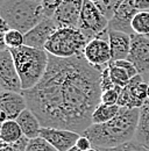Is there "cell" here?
<instances>
[{
  "instance_id": "cell-15",
  "label": "cell",
  "mask_w": 149,
  "mask_h": 151,
  "mask_svg": "<svg viewBox=\"0 0 149 151\" xmlns=\"http://www.w3.org/2000/svg\"><path fill=\"white\" fill-rule=\"evenodd\" d=\"M107 34L111 47L112 60L127 59L132 45V35L112 29H107Z\"/></svg>"
},
{
  "instance_id": "cell-24",
  "label": "cell",
  "mask_w": 149,
  "mask_h": 151,
  "mask_svg": "<svg viewBox=\"0 0 149 151\" xmlns=\"http://www.w3.org/2000/svg\"><path fill=\"white\" fill-rule=\"evenodd\" d=\"M26 151H58V150L56 148H54L47 139H44L43 137L38 136V137L29 139Z\"/></svg>"
},
{
  "instance_id": "cell-21",
  "label": "cell",
  "mask_w": 149,
  "mask_h": 151,
  "mask_svg": "<svg viewBox=\"0 0 149 151\" xmlns=\"http://www.w3.org/2000/svg\"><path fill=\"white\" fill-rule=\"evenodd\" d=\"M132 28L135 34H149V11H139L132 21Z\"/></svg>"
},
{
  "instance_id": "cell-12",
  "label": "cell",
  "mask_w": 149,
  "mask_h": 151,
  "mask_svg": "<svg viewBox=\"0 0 149 151\" xmlns=\"http://www.w3.org/2000/svg\"><path fill=\"white\" fill-rule=\"evenodd\" d=\"M137 12L139 9L135 5V0H125L118 8L115 14L112 17V19L108 21L107 29L119 30L129 35H134L135 33L132 28V21Z\"/></svg>"
},
{
  "instance_id": "cell-20",
  "label": "cell",
  "mask_w": 149,
  "mask_h": 151,
  "mask_svg": "<svg viewBox=\"0 0 149 151\" xmlns=\"http://www.w3.org/2000/svg\"><path fill=\"white\" fill-rule=\"evenodd\" d=\"M0 42H1V47H0L1 50L19 48L25 44V34L17 29H9L5 35L0 37Z\"/></svg>"
},
{
  "instance_id": "cell-35",
  "label": "cell",
  "mask_w": 149,
  "mask_h": 151,
  "mask_svg": "<svg viewBox=\"0 0 149 151\" xmlns=\"http://www.w3.org/2000/svg\"><path fill=\"white\" fill-rule=\"evenodd\" d=\"M90 1H91V2H93V4H98L100 0H90Z\"/></svg>"
},
{
  "instance_id": "cell-36",
  "label": "cell",
  "mask_w": 149,
  "mask_h": 151,
  "mask_svg": "<svg viewBox=\"0 0 149 151\" xmlns=\"http://www.w3.org/2000/svg\"><path fill=\"white\" fill-rule=\"evenodd\" d=\"M147 100H149V83H148V99Z\"/></svg>"
},
{
  "instance_id": "cell-29",
  "label": "cell",
  "mask_w": 149,
  "mask_h": 151,
  "mask_svg": "<svg viewBox=\"0 0 149 151\" xmlns=\"http://www.w3.org/2000/svg\"><path fill=\"white\" fill-rule=\"evenodd\" d=\"M111 63H113L114 65H116V66H120V68H122V69H125L127 72H128V75H129L130 78H133V77H135V76L140 75L139 73V71H137V69L134 66V64L129 62L128 59H119V60H111Z\"/></svg>"
},
{
  "instance_id": "cell-8",
  "label": "cell",
  "mask_w": 149,
  "mask_h": 151,
  "mask_svg": "<svg viewBox=\"0 0 149 151\" xmlns=\"http://www.w3.org/2000/svg\"><path fill=\"white\" fill-rule=\"evenodd\" d=\"M0 87L1 91L22 92V85L9 49L0 51Z\"/></svg>"
},
{
  "instance_id": "cell-28",
  "label": "cell",
  "mask_w": 149,
  "mask_h": 151,
  "mask_svg": "<svg viewBox=\"0 0 149 151\" xmlns=\"http://www.w3.org/2000/svg\"><path fill=\"white\" fill-rule=\"evenodd\" d=\"M63 0H42L41 5L43 7L44 11V15L48 18H53L55 14L56 9L58 8V6L61 5Z\"/></svg>"
},
{
  "instance_id": "cell-4",
  "label": "cell",
  "mask_w": 149,
  "mask_h": 151,
  "mask_svg": "<svg viewBox=\"0 0 149 151\" xmlns=\"http://www.w3.org/2000/svg\"><path fill=\"white\" fill-rule=\"evenodd\" d=\"M0 15L11 27L26 34L46 18L43 7L36 0H2Z\"/></svg>"
},
{
  "instance_id": "cell-3",
  "label": "cell",
  "mask_w": 149,
  "mask_h": 151,
  "mask_svg": "<svg viewBox=\"0 0 149 151\" xmlns=\"http://www.w3.org/2000/svg\"><path fill=\"white\" fill-rule=\"evenodd\" d=\"M14 59L15 68L23 90L33 88L44 76L48 63L49 54L46 50L21 45L19 48L9 49Z\"/></svg>"
},
{
  "instance_id": "cell-1",
  "label": "cell",
  "mask_w": 149,
  "mask_h": 151,
  "mask_svg": "<svg viewBox=\"0 0 149 151\" xmlns=\"http://www.w3.org/2000/svg\"><path fill=\"white\" fill-rule=\"evenodd\" d=\"M103 70L91 65L83 52L68 58L49 55L42 79L21 93L42 127L83 134L101 102Z\"/></svg>"
},
{
  "instance_id": "cell-2",
  "label": "cell",
  "mask_w": 149,
  "mask_h": 151,
  "mask_svg": "<svg viewBox=\"0 0 149 151\" xmlns=\"http://www.w3.org/2000/svg\"><path fill=\"white\" fill-rule=\"evenodd\" d=\"M139 117L140 108L120 107L115 117L104 123H92L82 135L91 141L94 148H115L135 138Z\"/></svg>"
},
{
  "instance_id": "cell-6",
  "label": "cell",
  "mask_w": 149,
  "mask_h": 151,
  "mask_svg": "<svg viewBox=\"0 0 149 151\" xmlns=\"http://www.w3.org/2000/svg\"><path fill=\"white\" fill-rule=\"evenodd\" d=\"M107 27L108 19L101 13L97 5L91 2L90 0H84L80 19L77 28H79L85 34V36L91 41L98 34L105 32Z\"/></svg>"
},
{
  "instance_id": "cell-31",
  "label": "cell",
  "mask_w": 149,
  "mask_h": 151,
  "mask_svg": "<svg viewBox=\"0 0 149 151\" xmlns=\"http://www.w3.org/2000/svg\"><path fill=\"white\" fill-rule=\"evenodd\" d=\"M92 143H91V141L88 138V137H85L84 135H80V137H79V139L77 141V143H76V147L79 149L80 151H88L90 150L92 147Z\"/></svg>"
},
{
  "instance_id": "cell-7",
  "label": "cell",
  "mask_w": 149,
  "mask_h": 151,
  "mask_svg": "<svg viewBox=\"0 0 149 151\" xmlns=\"http://www.w3.org/2000/svg\"><path fill=\"white\" fill-rule=\"evenodd\" d=\"M83 54L86 60L93 66H98V68L107 66L108 63L112 60L107 29L98 34L91 41H89Z\"/></svg>"
},
{
  "instance_id": "cell-26",
  "label": "cell",
  "mask_w": 149,
  "mask_h": 151,
  "mask_svg": "<svg viewBox=\"0 0 149 151\" xmlns=\"http://www.w3.org/2000/svg\"><path fill=\"white\" fill-rule=\"evenodd\" d=\"M99 149V148H98ZM100 151H149L147 148H145L143 145H141L139 142H136L135 139L127 142L122 145L115 147V148H110V149H99Z\"/></svg>"
},
{
  "instance_id": "cell-18",
  "label": "cell",
  "mask_w": 149,
  "mask_h": 151,
  "mask_svg": "<svg viewBox=\"0 0 149 151\" xmlns=\"http://www.w3.org/2000/svg\"><path fill=\"white\" fill-rule=\"evenodd\" d=\"M23 136L17 120H7L6 122L1 123L0 128V139L4 143H14Z\"/></svg>"
},
{
  "instance_id": "cell-34",
  "label": "cell",
  "mask_w": 149,
  "mask_h": 151,
  "mask_svg": "<svg viewBox=\"0 0 149 151\" xmlns=\"http://www.w3.org/2000/svg\"><path fill=\"white\" fill-rule=\"evenodd\" d=\"M88 151H100V150H99L98 148H94V147H93V148H91L90 150H88Z\"/></svg>"
},
{
  "instance_id": "cell-14",
  "label": "cell",
  "mask_w": 149,
  "mask_h": 151,
  "mask_svg": "<svg viewBox=\"0 0 149 151\" xmlns=\"http://www.w3.org/2000/svg\"><path fill=\"white\" fill-rule=\"evenodd\" d=\"M28 108L26 98L21 92L1 91L0 93V111L7 115L8 120H17L19 115Z\"/></svg>"
},
{
  "instance_id": "cell-33",
  "label": "cell",
  "mask_w": 149,
  "mask_h": 151,
  "mask_svg": "<svg viewBox=\"0 0 149 151\" xmlns=\"http://www.w3.org/2000/svg\"><path fill=\"white\" fill-rule=\"evenodd\" d=\"M68 151H80V150H79V149H78V148L74 145V147H72V148H70V149H69Z\"/></svg>"
},
{
  "instance_id": "cell-19",
  "label": "cell",
  "mask_w": 149,
  "mask_h": 151,
  "mask_svg": "<svg viewBox=\"0 0 149 151\" xmlns=\"http://www.w3.org/2000/svg\"><path fill=\"white\" fill-rule=\"evenodd\" d=\"M120 111V106L118 105H107L100 102L92 115V123H104L112 120L116 116V114Z\"/></svg>"
},
{
  "instance_id": "cell-37",
  "label": "cell",
  "mask_w": 149,
  "mask_h": 151,
  "mask_svg": "<svg viewBox=\"0 0 149 151\" xmlns=\"http://www.w3.org/2000/svg\"><path fill=\"white\" fill-rule=\"evenodd\" d=\"M37 2H40V4H41V1H42V0H36Z\"/></svg>"
},
{
  "instance_id": "cell-13",
  "label": "cell",
  "mask_w": 149,
  "mask_h": 151,
  "mask_svg": "<svg viewBox=\"0 0 149 151\" xmlns=\"http://www.w3.org/2000/svg\"><path fill=\"white\" fill-rule=\"evenodd\" d=\"M40 136L47 139L58 151H68L70 148L76 145L77 141L80 137V134L67 129L42 127Z\"/></svg>"
},
{
  "instance_id": "cell-16",
  "label": "cell",
  "mask_w": 149,
  "mask_h": 151,
  "mask_svg": "<svg viewBox=\"0 0 149 151\" xmlns=\"http://www.w3.org/2000/svg\"><path fill=\"white\" fill-rule=\"evenodd\" d=\"M17 122L19 123L21 130L23 132V136H26L27 138L32 139V138H35V137L40 136L42 126H41L37 116L29 108H26L19 115Z\"/></svg>"
},
{
  "instance_id": "cell-9",
  "label": "cell",
  "mask_w": 149,
  "mask_h": 151,
  "mask_svg": "<svg viewBox=\"0 0 149 151\" xmlns=\"http://www.w3.org/2000/svg\"><path fill=\"white\" fill-rule=\"evenodd\" d=\"M58 24L53 18L46 17L40 23H37L34 28H32L28 33L25 34V44L32 48H36L44 50L47 42L51 35L58 29Z\"/></svg>"
},
{
  "instance_id": "cell-32",
  "label": "cell",
  "mask_w": 149,
  "mask_h": 151,
  "mask_svg": "<svg viewBox=\"0 0 149 151\" xmlns=\"http://www.w3.org/2000/svg\"><path fill=\"white\" fill-rule=\"evenodd\" d=\"M135 5L139 11H148L149 0H135Z\"/></svg>"
},
{
  "instance_id": "cell-17",
  "label": "cell",
  "mask_w": 149,
  "mask_h": 151,
  "mask_svg": "<svg viewBox=\"0 0 149 151\" xmlns=\"http://www.w3.org/2000/svg\"><path fill=\"white\" fill-rule=\"evenodd\" d=\"M134 139L149 150V100H146L140 108L139 124Z\"/></svg>"
},
{
  "instance_id": "cell-10",
  "label": "cell",
  "mask_w": 149,
  "mask_h": 151,
  "mask_svg": "<svg viewBox=\"0 0 149 151\" xmlns=\"http://www.w3.org/2000/svg\"><path fill=\"white\" fill-rule=\"evenodd\" d=\"M84 0H63L56 9L53 19L59 28L71 27L77 28L80 19Z\"/></svg>"
},
{
  "instance_id": "cell-25",
  "label": "cell",
  "mask_w": 149,
  "mask_h": 151,
  "mask_svg": "<svg viewBox=\"0 0 149 151\" xmlns=\"http://www.w3.org/2000/svg\"><path fill=\"white\" fill-rule=\"evenodd\" d=\"M28 142H29V138H27L26 136H22L18 142H14V143L1 142L0 151H26Z\"/></svg>"
},
{
  "instance_id": "cell-5",
  "label": "cell",
  "mask_w": 149,
  "mask_h": 151,
  "mask_svg": "<svg viewBox=\"0 0 149 151\" xmlns=\"http://www.w3.org/2000/svg\"><path fill=\"white\" fill-rule=\"evenodd\" d=\"M89 41L79 28H58L47 42L44 50L49 55L68 58L83 52Z\"/></svg>"
},
{
  "instance_id": "cell-22",
  "label": "cell",
  "mask_w": 149,
  "mask_h": 151,
  "mask_svg": "<svg viewBox=\"0 0 149 151\" xmlns=\"http://www.w3.org/2000/svg\"><path fill=\"white\" fill-rule=\"evenodd\" d=\"M108 72H110V77H111L112 81L115 86L124 87L129 83V80L132 79L128 75V72L125 69L114 65L111 62L108 63Z\"/></svg>"
},
{
  "instance_id": "cell-23",
  "label": "cell",
  "mask_w": 149,
  "mask_h": 151,
  "mask_svg": "<svg viewBox=\"0 0 149 151\" xmlns=\"http://www.w3.org/2000/svg\"><path fill=\"white\" fill-rule=\"evenodd\" d=\"M124 1L125 0H100L95 5L110 21L112 19V17L115 14V12L118 11V8L122 5Z\"/></svg>"
},
{
  "instance_id": "cell-30",
  "label": "cell",
  "mask_w": 149,
  "mask_h": 151,
  "mask_svg": "<svg viewBox=\"0 0 149 151\" xmlns=\"http://www.w3.org/2000/svg\"><path fill=\"white\" fill-rule=\"evenodd\" d=\"M115 85L113 84L111 77H110V72H108V65L106 68H104L103 72H101V91H107V90H111L114 88Z\"/></svg>"
},
{
  "instance_id": "cell-11",
  "label": "cell",
  "mask_w": 149,
  "mask_h": 151,
  "mask_svg": "<svg viewBox=\"0 0 149 151\" xmlns=\"http://www.w3.org/2000/svg\"><path fill=\"white\" fill-rule=\"evenodd\" d=\"M127 59L134 64L140 75L149 72V37L147 35H132V45Z\"/></svg>"
},
{
  "instance_id": "cell-27",
  "label": "cell",
  "mask_w": 149,
  "mask_h": 151,
  "mask_svg": "<svg viewBox=\"0 0 149 151\" xmlns=\"http://www.w3.org/2000/svg\"><path fill=\"white\" fill-rule=\"evenodd\" d=\"M121 88L122 87H120V86H115L114 88L104 91L101 93V102L107 104V105H116L120 92H121Z\"/></svg>"
}]
</instances>
